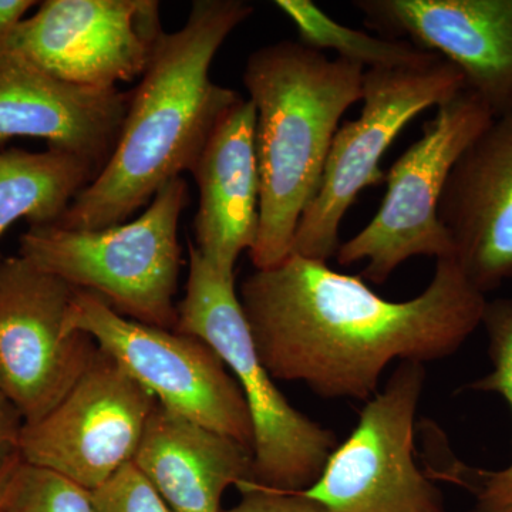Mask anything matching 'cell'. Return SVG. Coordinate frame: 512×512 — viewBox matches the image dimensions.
<instances>
[{
    "label": "cell",
    "mask_w": 512,
    "mask_h": 512,
    "mask_svg": "<svg viewBox=\"0 0 512 512\" xmlns=\"http://www.w3.org/2000/svg\"><path fill=\"white\" fill-rule=\"evenodd\" d=\"M255 128V104L239 100L215 128L190 173L200 192L194 247L227 278H235L239 256L254 248L258 235Z\"/></svg>",
    "instance_id": "2e32d148"
},
{
    "label": "cell",
    "mask_w": 512,
    "mask_h": 512,
    "mask_svg": "<svg viewBox=\"0 0 512 512\" xmlns=\"http://www.w3.org/2000/svg\"><path fill=\"white\" fill-rule=\"evenodd\" d=\"M488 335L493 372L470 389L501 394L512 410V299H495L485 305L483 323ZM485 512H512V460L500 471H468L466 483Z\"/></svg>",
    "instance_id": "ffe728a7"
},
{
    "label": "cell",
    "mask_w": 512,
    "mask_h": 512,
    "mask_svg": "<svg viewBox=\"0 0 512 512\" xmlns=\"http://www.w3.org/2000/svg\"><path fill=\"white\" fill-rule=\"evenodd\" d=\"M237 487L242 500L227 512H328L302 491L285 493L251 481H242Z\"/></svg>",
    "instance_id": "603a6c76"
},
{
    "label": "cell",
    "mask_w": 512,
    "mask_h": 512,
    "mask_svg": "<svg viewBox=\"0 0 512 512\" xmlns=\"http://www.w3.org/2000/svg\"><path fill=\"white\" fill-rule=\"evenodd\" d=\"M23 421L13 403L0 389V473L19 456V441Z\"/></svg>",
    "instance_id": "cb8c5ba5"
},
{
    "label": "cell",
    "mask_w": 512,
    "mask_h": 512,
    "mask_svg": "<svg viewBox=\"0 0 512 512\" xmlns=\"http://www.w3.org/2000/svg\"><path fill=\"white\" fill-rule=\"evenodd\" d=\"M133 464L171 512H221L225 491L252 480L254 451L157 403Z\"/></svg>",
    "instance_id": "e0dca14e"
},
{
    "label": "cell",
    "mask_w": 512,
    "mask_h": 512,
    "mask_svg": "<svg viewBox=\"0 0 512 512\" xmlns=\"http://www.w3.org/2000/svg\"><path fill=\"white\" fill-rule=\"evenodd\" d=\"M163 32L156 0H46L3 47L64 82L117 89L143 76Z\"/></svg>",
    "instance_id": "7c38bea8"
},
{
    "label": "cell",
    "mask_w": 512,
    "mask_h": 512,
    "mask_svg": "<svg viewBox=\"0 0 512 512\" xmlns=\"http://www.w3.org/2000/svg\"><path fill=\"white\" fill-rule=\"evenodd\" d=\"M188 202L187 181L175 178L136 220L94 231L30 227L20 237L19 255L73 288L96 293L124 318L175 330L178 225Z\"/></svg>",
    "instance_id": "277c9868"
},
{
    "label": "cell",
    "mask_w": 512,
    "mask_h": 512,
    "mask_svg": "<svg viewBox=\"0 0 512 512\" xmlns=\"http://www.w3.org/2000/svg\"><path fill=\"white\" fill-rule=\"evenodd\" d=\"M20 461V456L16 457L15 460L10 461L5 470L0 473V504H2L3 498H5L6 491H8L10 478L13 476L16 466Z\"/></svg>",
    "instance_id": "484cf974"
},
{
    "label": "cell",
    "mask_w": 512,
    "mask_h": 512,
    "mask_svg": "<svg viewBox=\"0 0 512 512\" xmlns=\"http://www.w3.org/2000/svg\"><path fill=\"white\" fill-rule=\"evenodd\" d=\"M365 69L330 60L295 40L249 55L245 89L255 104L259 227L249 258L256 271L292 254L306 208L318 192L343 114L362 100Z\"/></svg>",
    "instance_id": "3957f363"
},
{
    "label": "cell",
    "mask_w": 512,
    "mask_h": 512,
    "mask_svg": "<svg viewBox=\"0 0 512 512\" xmlns=\"http://www.w3.org/2000/svg\"><path fill=\"white\" fill-rule=\"evenodd\" d=\"M36 5L33 0H0V49Z\"/></svg>",
    "instance_id": "d4e9b609"
},
{
    "label": "cell",
    "mask_w": 512,
    "mask_h": 512,
    "mask_svg": "<svg viewBox=\"0 0 512 512\" xmlns=\"http://www.w3.org/2000/svg\"><path fill=\"white\" fill-rule=\"evenodd\" d=\"M99 170L83 158L49 148L0 150V237L19 220L55 225Z\"/></svg>",
    "instance_id": "ac0fdd59"
},
{
    "label": "cell",
    "mask_w": 512,
    "mask_h": 512,
    "mask_svg": "<svg viewBox=\"0 0 512 512\" xmlns=\"http://www.w3.org/2000/svg\"><path fill=\"white\" fill-rule=\"evenodd\" d=\"M90 494L94 512H171L133 463Z\"/></svg>",
    "instance_id": "7402d4cb"
},
{
    "label": "cell",
    "mask_w": 512,
    "mask_h": 512,
    "mask_svg": "<svg viewBox=\"0 0 512 512\" xmlns=\"http://www.w3.org/2000/svg\"><path fill=\"white\" fill-rule=\"evenodd\" d=\"M252 13L244 0H195L183 28L161 33L130 93L113 154L55 225L94 231L123 224L164 185L191 173L215 128L242 99L212 82L210 70Z\"/></svg>",
    "instance_id": "7a4b0ae2"
},
{
    "label": "cell",
    "mask_w": 512,
    "mask_h": 512,
    "mask_svg": "<svg viewBox=\"0 0 512 512\" xmlns=\"http://www.w3.org/2000/svg\"><path fill=\"white\" fill-rule=\"evenodd\" d=\"M238 296L275 380L301 382L323 399L366 402L394 360L424 365L456 353L483 323L487 305L453 256L437 259L429 286L404 302L295 254L255 269Z\"/></svg>",
    "instance_id": "6da1fadb"
},
{
    "label": "cell",
    "mask_w": 512,
    "mask_h": 512,
    "mask_svg": "<svg viewBox=\"0 0 512 512\" xmlns=\"http://www.w3.org/2000/svg\"><path fill=\"white\" fill-rule=\"evenodd\" d=\"M468 512H485L484 510H481L480 507H476V508H473V510L471 511H468Z\"/></svg>",
    "instance_id": "4316f807"
},
{
    "label": "cell",
    "mask_w": 512,
    "mask_h": 512,
    "mask_svg": "<svg viewBox=\"0 0 512 512\" xmlns=\"http://www.w3.org/2000/svg\"><path fill=\"white\" fill-rule=\"evenodd\" d=\"M130 93L64 82L15 50L0 49V146L15 137L45 140L103 170L117 140Z\"/></svg>",
    "instance_id": "9a60e30c"
},
{
    "label": "cell",
    "mask_w": 512,
    "mask_h": 512,
    "mask_svg": "<svg viewBox=\"0 0 512 512\" xmlns=\"http://www.w3.org/2000/svg\"><path fill=\"white\" fill-rule=\"evenodd\" d=\"M177 309L175 330L208 343L244 394L254 429L251 483L285 493L311 488L338 448V437L286 400L256 352L235 278L218 274L191 242Z\"/></svg>",
    "instance_id": "5b68a950"
},
{
    "label": "cell",
    "mask_w": 512,
    "mask_h": 512,
    "mask_svg": "<svg viewBox=\"0 0 512 512\" xmlns=\"http://www.w3.org/2000/svg\"><path fill=\"white\" fill-rule=\"evenodd\" d=\"M0 512H94L86 488L20 458Z\"/></svg>",
    "instance_id": "44dd1931"
},
{
    "label": "cell",
    "mask_w": 512,
    "mask_h": 512,
    "mask_svg": "<svg viewBox=\"0 0 512 512\" xmlns=\"http://www.w3.org/2000/svg\"><path fill=\"white\" fill-rule=\"evenodd\" d=\"M76 291L20 255L0 258V389L25 424L52 412L99 353L64 329Z\"/></svg>",
    "instance_id": "30bf717a"
},
{
    "label": "cell",
    "mask_w": 512,
    "mask_h": 512,
    "mask_svg": "<svg viewBox=\"0 0 512 512\" xmlns=\"http://www.w3.org/2000/svg\"><path fill=\"white\" fill-rule=\"evenodd\" d=\"M463 89V74L441 56L420 66L365 70L362 111L336 131L318 192L296 229L292 254L322 262L336 256L346 212L360 192L384 181L380 161L387 148L414 117Z\"/></svg>",
    "instance_id": "52a82bcc"
},
{
    "label": "cell",
    "mask_w": 512,
    "mask_h": 512,
    "mask_svg": "<svg viewBox=\"0 0 512 512\" xmlns=\"http://www.w3.org/2000/svg\"><path fill=\"white\" fill-rule=\"evenodd\" d=\"M369 28L454 64L494 117L512 110V0H356Z\"/></svg>",
    "instance_id": "4fadbf2b"
},
{
    "label": "cell",
    "mask_w": 512,
    "mask_h": 512,
    "mask_svg": "<svg viewBox=\"0 0 512 512\" xmlns=\"http://www.w3.org/2000/svg\"><path fill=\"white\" fill-rule=\"evenodd\" d=\"M274 5L292 20L303 45L319 52L335 50L339 59L365 70L420 66L439 57L407 40L382 39L340 25L311 0H276Z\"/></svg>",
    "instance_id": "d6986e66"
},
{
    "label": "cell",
    "mask_w": 512,
    "mask_h": 512,
    "mask_svg": "<svg viewBox=\"0 0 512 512\" xmlns=\"http://www.w3.org/2000/svg\"><path fill=\"white\" fill-rule=\"evenodd\" d=\"M157 403L100 349L92 366L52 412L23 424L19 456L30 466L96 490L133 463Z\"/></svg>",
    "instance_id": "8fae6325"
},
{
    "label": "cell",
    "mask_w": 512,
    "mask_h": 512,
    "mask_svg": "<svg viewBox=\"0 0 512 512\" xmlns=\"http://www.w3.org/2000/svg\"><path fill=\"white\" fill-rule=\"evenodd\" d=\"M426 367L400 362L382 392L308 490L328 512H447L443 494L416 463L414 421Z\"/></svg>",
    "instance_id": "9c48e42d"
},
{
    "label": "cell",
    "mask_w": 512,
    "mask_h": 512,
    "mask_svg": "<svg viewBox=\"0 0 512 512\" xmlns=\"http://www.w3.org/2000/svg\"><path fill=\"white\" fill-rule=\"evenodd\" d=\"M64 329L89 335L165 409L254 446L241 387L204 340L124 318L99 295L82 289L74 293Z\"/></svg>",
    "instance_id": "ba28073f"
},
{
    "label": "cell",
    "mask_w": 512,
    "mask_h": 512,
    "mask_svg": "<svg viewBox=\"0 0 512 512\" xmlns=\"http://www.w3.org/2000/svg\"><path fill=\"white\" fill-rule=\"evenodd\" d=\"M439 217L474 288L487 295L512 281V110L494 117L458 158Z\"/></svg>",
    "instance_id": "5bb4252c"
},
{
    "label": "cell",
    "mask_w": 512,
    "mask_h": 512,
    "mask_svg": "<svg viewBox=\"0 0 512 512\" xmlns=\"http://www.w3.org/2000/svg\"><path fill=\"white\" fill-rule=\"evenodd\" d=\"M423 136L397 158L382 205L359 234L340 244L339 265L366 261L360 278L383 285L414 256H453L439 207L454 164L494 120L477 94L463 89L436 107Z\"/></svg>",
    "instance_id": "8992f818"
}]
</instances>
